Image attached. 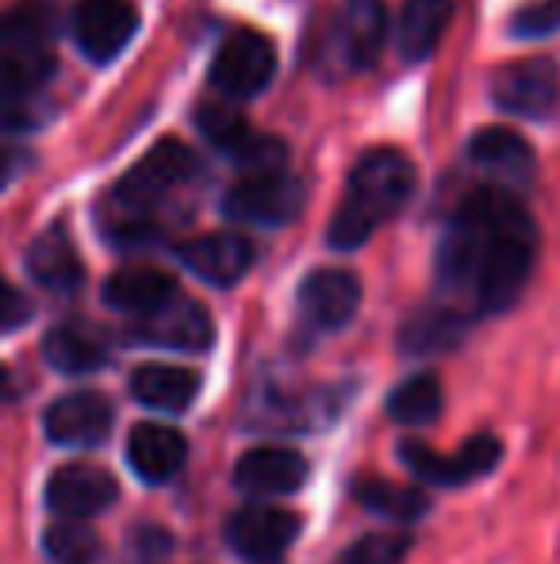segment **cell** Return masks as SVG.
Instances as JSON below:
<instances>
[{
  "label": "cell",
  "mask_w": 560,
  "mask_h": 564,
  "mask_svg": "<svg viewBox=\"0 0 560 564\" xmlns=\"http://www.w3.org/2000/svg\"><path fill=\"white\" fill-rule=\"evenodd\" d=\"M538 258V227L518 196L484 185L461 200L438 246V284L457 312L499 315L523 296Z\"/></svg>",
  "instance_id": "6da1fadb"
},
{
  "label": "cell",
  "mask_w": 560,
  "mask_h": 564,
  "mask_svg": "<svg viewBox=\"0 0 560 564\" xmlns=\"http://www.w3.org/2000/svg\"><path fill=\"white\" fill-rule=\"evenodd\" d=\"M419 173H415L411 158L399 150H369L350 173L345 185V200L334 212L327 230V242L334 250H358L376 235L407 200L415 196Z\"/></svg>",
  "instance_id": "7a4b0ae2"
},
{
  "label": "cell",
  "mask_w": 560,
  "mask_h": 564,
  "mask_svg": "<svg viewBox=\"0 0 560 564\" xmlns=\"http://www.w3.org/2000/svg\"><path fill=\"white\" fill-rule=\"evenodd\" d=\"M196 173V154L177 139H165L150 150L146 158L128 173V177L116 185L112 204H116V219L108 224V235L120 246H139L150 242L157 235L150 212L165 200L177 185H185Z\"/></svg>",
  "instance_id": "3957f363"
},
{
  "label": "cell",
  "mask_w": 560,
  "mask_h": 564,
  "mask_svg": "<svg viewBox=\"0 0 560 564\" xmlns=\"http://www.w3.org/2000/svg\"><path fill=\"white\" fill-rule=\"evenodd\" d=\"M223 212L234 224L284 227L304 212V185L284 170H257L227 193Z\"/></svg>",
  "instance_id": "277c9868"
},
{
  "label": "cell",
  "mask_w": 560,
  "mask_h": 564,
  "mask_svg": "<svg viewBox=\"0 0 560 564\" xmlns=\"http://www.w3.org/2000/svg\"><path fill=\"white\" fill-rule=\"evenodd\" d=\"M273 74H277V51L262 31H234L211 62V85L231 100L257 97L270 89Z\"/></svg>",
  "instance_id": "5b68a950"
},
{
  "label": "cell",
  "mask_w": 560,
  "mask_h": 564,
  "mask_svg": "<svg viewBox=\"0 0 560 564\" xmlns=\"http://www.w3.org/2000/svg\"><path fill=\"white\" fill-rule=\"evenodd\" d=\"M399 457L411 468L419 480L438 484V488H461V484H472L480 476H487L495 465L503 460V442L492 438V434H476L469 438L457 453H433L422 442H404L399 446Z\"/></svg>",
  "instance_id": "8992f818"
},
{
  "label": "cell",
  "mask_w": 560,
  "mask_h": 564,
  "mask_svg": "<svg viewBox=\"0 0 560 564\" xmlns=\"http://www.w3.org/2000/svg\"><path fill=\"white\" fill-rule=\"evenodd\" d=\"M492 100L507 116L549 119L560 108V69L549 58L507 62L492 82Z\"/></svg>",
  "instance_id": "52a82bcc"
},
{
  "label": "cell",
  "mask_w": 560,
  "mask_h": 564,
  "mask_svg": "<svg viewBox=\"0 0 560 564\" xmlns=\"http://www.w3.org/2000/svg\"><path fill=\"white\" fill-rule=\"evenodd\" d=\"M74 43L81 46V54L97 66L116 62L131 46L139 31V8L131 0H81L74 8Z\"/></svg>",
  "instance_id": "ba28073f"
},
{
  "label": "cell",
  "mask_w": 560,
  "mask_h": 564,
  "mask_svg": "<svg viewBox=\"0 0 560 564\" xmlns=\"http://www.w3.org/2000/svg\"><path fill=\"white\" fill-rule=\"evenodd\" d=\"M299 538V519L273 503H246L227 522V542L242 561L273 564L292 550Z\"/></svg>",
  "instance_id": "9c48e42d"
},
{
  "label": "cell",
  "mask_w": 560,
  "mask_h": 564,
  "mask_svg": "<svg viewBox=\"0 0 560 564\" xmlns=\"http://www.w3.org/2000/svg\"><path fill=\"white\" fill-rule=\"evenodd\" d=\"M131 341L139 346H162V349H185V354H204L216 341V327H211V315L200 304L177 296L169 304H162L157 312L139 315L131 323Z\"/></svg>",
  "instance_id": "30bf717a"
},
{
  "label": "cell",
  "mask_w": 560,
  "mask_h": 564,
  "mask_svg": "<svg viewBox=\"0 0 560 564\" xmlns=\"http://www.w3.org/2000/svg\"><path fill=\"white\" fill-rule=\"evenodd\" d=\"M299 319L315 335L342 330L361 307V281L350 269H315L299 284Z\"/></svg>",
  "instance_id": "8fae6325"
},
{
  "label": "cell",
  "mask_w": 560,
  "mask_h": 564,
  "mask_svg": "<svg viewBox=\"0 0 560 564\" xmlns=\"http://www.w3.org/2000/svg\"><path fill=\"white\" fill-rule=\"evenodd\" d=\"M196 127L208 134V142H216L219 150L234 158L239 165H250V173L257 170H281L284 165V142L270 139V134H257L234 108L227 105H204L196 112Z\"/></svg>",
  "instance_id": "7c38bea8"
},
{
  "label": "cell",
  "mask_w": 560,
  "mask_h": 564,
  "mask_svg": "<svg viewBox=\"0 0 560 564\" xmlns=\"http://www.w3.org/2000/svg\"><path fill=\"white\" fill-rule=\"evenodd\" d=\"M120 499V484L108 468L97 465H62L46 480V507L62 519H92L105 514Z\"/></svg>",
  "instance_id": "4fadbf2b"
},
{
  "label": "cell",
  "mask_w": 560,
  "mask_h": 564,
  "mask_svg": "<svg viewBox=\"0 0 560 564\" xmlns=\"http://www.w3.org/2000/svg\"><path fill=\"white\" fill-rule=\"evenodd\" d=\"M112 403L97 392H74V395H62V400L51 403L46 411L43 426H46V438L54 446H66V449H92L112 434Z\"/></svg>",
  "instance_id": "5bb4252c"
},
{
  "label": "cell",
  "mask_w": 560,
  "mask_h": 564,
  "mask_svg": "<svg viewBox=\"0 0 560 564\" xmlns=\"http://www.w3.org/2000/svg\"><path fill=\"white\" fill-rule=\"evenodd\" d=\"M180 265L193 276H200L204 284H216V289H231L254 265V242L231 230H219V235H200L193 242H185L177 250Z\"/></svg>",
  "instance_id": "9a60e30c"
},
{
  "label": "cell",
  "mask_w": 560,
  "mask_h": 564,
  "mask_svg": "<svg viewBox=\"0 0 560 564\" xmlns=\"http://www.w3.org/2000/svg\"><path fill=\"white\" fill-rule=\"evenodd\" d=\"M28 273L39 289L54 296H74L85 284V261L77 253V242L62 224L46 227L35 242L28 246Z\"/></svg>",
  "instance_id": "2e32d148"
},
{
  "label": "cell",
  "mask_w": 560,
  "mask_h": 564,
  "mask_svg": "<svg viewBox=\"0 0 560 564\" xmlns=\"http://www.w3.org/2000/svg\"><path fill=\"white\" fill-rule=\"evenodd\" d=\"M43 357L58 372L85 377V372H97L108 365V357H112V338L85 319H66V323H58V327L46 330Z\"/></svg>",
  "instance_id": "e0dca14e"
},
{
  "label": "cell",
  "mask_w": 560,
  "mask_h": 564,
  "mask_svg": "<svg viewBox=\"0 0 560 564\" xmlns=\"http://www.w3.org/2000/svg\"><path fill=\"white\" fill-rule=\"evenodd\" d=\"M307 480V460L296 449L257 446L234 465V484L250 496H292Z\"/></svg>",
  "instance_id": "ac0fdd59"
},
{
  "label": "cell",
  "mask_w": 560,
  "mask_h": 564,
  "mask_svg": "<svg viewBox=\"0 0 560 564\" xmlns=\"http://www.w3.org/2000/svg\"><path fill=\"white\" fill-rule=\"evenodd\" d=\"M384 39H388V12L381 0H345L334 28L338 54L353 69H369L381 58Z\"/></svg>",
  "instance_id": "d6986e66"
},
{
  "label": "cell",
  "mask_w": 560,
  "mask_h": 564,
  "mask_svg": "<svg viewBox=\"0 0 560 564\" xmlns=\"http://www.w3.org/2000/svg\"><path fill=\"white\" fill-rule=\"evenodd\" d=\"M469 158L476 170L492 177V185H523L534 177V150L523 134L487 127L469 139Z\"/></svg>",
  "instance_id": "ffe728a7"
},
{
  "label": "cell",
  "mask_w": 560,
  "mask_h": 564,
  "mask_svg": "<svg viewBox=\"0 0 560 564\" xmlns=\"http://www.w3.org/2000/svg\"><path fill=\"white\" fill-rule=\"evenodd\" d=\"M128 460L139 480L165 484L185 468L188 442H185V434L165 423H139L128 438Z\"/></svg>",
  "instance_id": "44dd1931"
},
{
  "label": "cell",
  "mask_w": 560,
  "mask_h": 564,
  "mask_svg": "<svg viewBox=\"0 0 560 564\" xmlns=\"http://www.w3.org/2000/svg\"><path fill=\"white\" fill-rule=\"evenodd\" d=\"M131 395L150 411L180 415L200 395V372L180 369V365H139L131 372Z\"/></svg>",
  "instance_id": "7402d4cb"
},
{
  "label": "cell",
  "mask_w": 560,
  "mask_h": 564,
  "mask_svg": "<svg viewBox=\"0 0 560 564\" xmlns=\"http://www.w3.org/2000/svg\"><path fill=\"white\" fill-rule=\"evenodd\" d=\"M177 296V281L162 269H150V265H131V269H120L116 276H108L105 284V304L116 307V312L131 315H150L157 312L162 304Z\"/></svg>",
  "instance_id": "603a6c76"
},
{
  "label": "cell",
  "mask_w": 560,
  "mask_h": 564,
  "mask_svg": "<svg viewBox=\"0 0 560 564\" xmlns=\"http://www.w3.org/2000/svg\"><path fill=\"white\" fill-rule=\"evenodd\" d=\"M449 20H453V4L449 0H407L404 12L396 20V46L404 62H422L441 43Z\"/></svg>",
  "instance_id": "cb8c5ba5"
},
{
  "label": "cell",
  "mask_w": 560,
  "mask_h": 564,
  "mask_svg": "<svg viewBox=\"0 0 560 564\" xmlns=\"http://www.w3.org/2000/svg\"><path fill=\"white\" fill-rule=\"evenodd\" d=\"M54 77V54L46 43H4L0 39V100H23Z\"/></svg>",
  "instance_id": "d4e9b609"
},
{
  "label": "cell",
  "mask_w": 560,
  "mask_h": 564,
  "mask_svg": "<svg viewBox=\"0 0 560 564\" xmlns=\"http://www.w3.org/2000/svg\"><path fill=\"white\" fill-rule=\"evenodd\" d=\"M353 499H358L365 511L384 514V519H396V522H415L430 511V503H426V496L419 488L373 480V476H361V480L353 484Z\"/></svg>",
  "instance_id": "484cf974"
},
{
  "label": "cell",
  "mask_w": 560,
  "mask_h": 564,
  "mask_svg": "<svg viewBox=\"0 0 560 564\" xmlns=\"http://www.w3.org/2000/svg\"><path fill=\"white\" fill-rule=\"evenodd\" d=\"M464 335V312L457 307H426L415 315L399 335V346L407 354H438V349L457 346V338Z\"/></svg>",
  "instance_id": "4316f807"
},
{
  "label": "cell",
  "mask_w": 560,
  "mask_h": 564,
  "mask_svg": "<svg viewBox=\"0 0 560 564\" xmlns=\"http://www.w3.org/2000/svg\"><path fill=\"white\" fill-rule=\"evenodd\" d=\"M388 415L407 426L433 423L441 415V380L433 372H419V377L396 384L388 395Z\"/></svg>",
  "instance_id": "83f0119b"
},
{
  "label": "cell",
  "mask_w": 560,
  "mask_h": 564,
  "mask_svg": "<svg viewBox=\"0 0 560 564\" xmlns=\"http://www.w3.org/2000/svg\"><path fill=\"white\" fill-rule=\"evenodd\" d=\"M43 553L51 564H100L105 557V542L97 530L81 527L77 519H66L58 527H46Z\"/></svg>",
  "instance_id": "f1b7e54d"
},
{
  "label": "cell",
  "mask_w": 560,
  "mask_h": 564,
  "mask_svg": "<svg viewBox=\"0 0 560 564\" xmlns=\"http://www.w3.org/2000/svg\"><path fill=\"white\" fill-rule=\"evenodd\" d=\"M54 35V15L43 4H20L12 12H0V39L4 43H46Z\"/></svg>",
  "instance_id": "f546056e"
},
{
  "label": "cell",
  "mask_w": 560,
  "mask_h": 564,
  "mask_svg": "<svg viewBox=\"0 0 560 564\" xmlns=\"http://www.w3.org/2000/svg\"><path fill=\"white\" fill-rule=\"evenodd\" d=\"M407 550H411V538L407 534H365L334 564H404Z\"/></svg>",
  "instance_id": "4dcf8cb0"
},
{
  "label": "cell",
  "mask_w": 560,
  "mask_h": 564,
  "mask_svg": "<svg viewBox=\"0 0 560 564\" xmlns=\"http://www.w3.org/2000/svg\"><path fill=\"white\" fill-rule=\"evenodd\" d=\"M28 319H31L28 296H23L20 289H12V284L0 276V330H15V327H23Z\"/></svg>",
  "instance_id": "1f68e13d"
},
{
  "label": "cell",
  "mask_w": 560,
  "mask_h": 564,
  "mask_svg": "<svg viewBox=\"0 0 560 564\" xmlns=\"http://www.w3.org/2000/svg\"><path fill=\"white\" fill-rule=\"evenodd\" d=\"M31 165V154L20 147H0V188H8Z\"/></svg>",
  "instance_id": "d6a6232c"
},
{
  "label": "cell",
  "mask_w": 560,
  "mask_h": 564,
  "mask_svg": "<svg viewBox=\"0 0 560 564\" xmlns=\"http://www.w3.org/2000/svg\"><path fill=\"white\" fill-rule=\"evenodd\" d=\"M23 127H28V116H23L12 100H0V134L23 131Z\"/></svg>",
  "instance_id": "836d02e7"
},
{
  "label": "cell",
  "mask_w": 560,
  "mask_h": 564,
  "mask_svg": "<svg viewBox=\"0 0 560 564\" xmlns=\"http://www.w3.org/2000/svg\"><path fill=\"white\" fill-rule=\"evenodd\" d=\"M15 395V380H12V372L4 369V365H0V408H4L8 400H12Z\"/></svg>",
  "instance_id": "e575fe53"
},
{
  "label": "cell",
  "mask_w": 560,
  "mask_h": 564,
  "mask_svg": "<svg viewBox=\"0 0 560 564\" xmlns=\"http://www.w3.org/2000/svg\"><path fill=\"white\" fill-rule=\"evenodd\" d=\"M549 4H553V12H557V23H560V0H549Z\"/></svg>",
  "instance_id": "d590c367"
}]
</instances>
